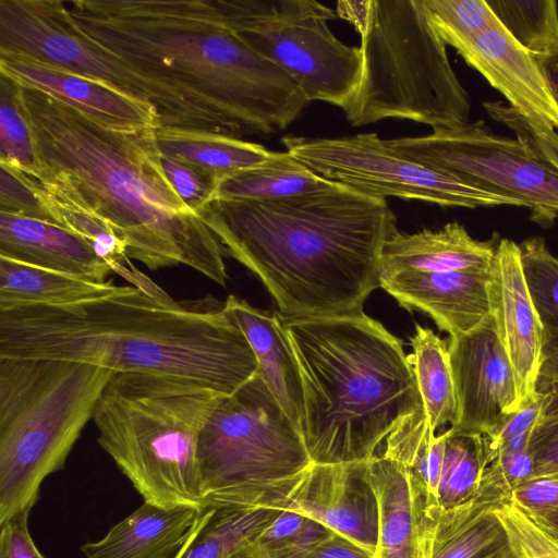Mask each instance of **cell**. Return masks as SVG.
Listing matches in <instances>:
<instances>
[{"instance_id": "obj_17", "label": "cell", "mask_w": 558, "mask_h": 558, "mask_svg": "<svg viewBox=\"0 0 558 558\" xmlns=\"http://www.w3.org/2000/svg\"><path fill=\"white\" fill-rule=\"evenodd\" d=\"M0 74L22 87L43 92L112 130L146 131L160 125V117L151 104L24 53L0 50Z\"/></svg>"}, {"instance_id": "obj_41", "label": "cell", "mask_w": 558, "mask_h": 558, "mask_svg": "<svg viewBox=\"0 0 558 558\" xmlns=\"http://www.w3.org/2000/svg\"><path fill=\"white\" fill-rule=\"evenodd\" d=\"M161 167L171 186L193 213L199 214L217 198L218 181L209 173L160 154Z\"/></svg>"}, {"instance_id": "obj_21", "label": "cell", "mask_w": 558, "mask_h": 558, "mask_svg": "<svg viewBox=\"0 0 558 558\" xmlns=\"http://www.w3.org/2000/svg\"><path fill=\"white\" fill-rule=\"evenodd\" d=\"M0 257L104 283L111 268L80 235L52 221L0 211Z\"/></svg>"}, {"instance_id": "obj_45", "label": "cell", "mask_w": 558, "mask_h": 558, "mask_svg": "<svg viewBox=\"0 0 558 558\" xmlns=\"http://www.w3.org/2000/svg\"><path fill=\"white\" fill-rule=\"evenodd\" d=\"M532 154L543 157L558 169V134L555 130L526 122L518 135Z\"/></svg>"}, {"instance_id": "obj_51", "label": "cell", "mask_w": 558, "mask_h": 558, "mask_svg": "<svg viewBox=\"0 0 558 558\" xmlns=\"http://www.w3.org/2000/svg\"><path fill=\"white\" fill-rule=\"evenodd\" d=\"M509 558H519L515 553H513V555H511Z\"/></svg>"}, {"instance_id": "obj_1", "label": "cell", "mask_w": 558, "mask_h": 558, "mask_svg": "<svg viewBox=\"0 0 558 558\" xmlns=\"http://www.w3.org/2000/svg\"><path fill=\"white\" fill-rule=\"evenodd\" d=\"M0 359L92 364L180 377L230 395L257 373L244 333L215 300L177 302L133 286L68 305L0 310Z\"/></svg>"}, {"instance_id": "obj_3", "label": "cell", "mask_w": 558, "mask_h": 558, "mask_svg": "<svg viewBox=\"0 0 558 558\" xmlns=\"http://www.w3.org/2000/svg\"><path fill=\"white\" fill-rule=\"evenodd\" d=\"M23 96L46 190L107 221L149 269L183 264L226 284L225 248L165 175L156 130H112L37 89Z\"/></svg>"}, {"instance_id": "obj_34", "label": "cell", "mask_w": 558, "mask_h": 558, "mask_svg": "<svg viewBox=\"0 0 558 558\" xmlns=\"http://www.w3.org/2000/svg\"><path fill=\"white\" fill-rule=\"evenodd\" d=\"M500 25L525 49L539 54L558 45L556 0H486Z\"/></svg>"}, {"instance_id": "obj_46", "label": "cell", "mask_w": 558, "mask_h": 558, "mask_svg": "<svg viewBox=\"0 0 558 558\" xmlns=\"http://www.w3.org/2000/svg\"><path fill=\"white\" fill-rule=\"evenodd\" d=\"M302 558H375L354 542L332 532L310 549Z\"/></svg>"}, {"instance_id": "obj_18", "label": "cell", "mask_w": 558, "mask_h": 558, "mask_svg": "<svg viewBox=\"0 0 558 558\" xmlns=\"http://www.w3.org/2000/svg\"><path fill=\"white\" fill-rule=\"evenodd\" d=\"M490 315L512 365L520 409L536 396L544 329L525 282L519 244L500 239L490 266Z\"/></svg>"}, {"instance_id": "obj_20", "label": "cell", "mask_w": 558, "mask_h": 558, "mask_svg": "<svg viewBox=\"0 0 558 558\" xmlns=\"http://www.w3.org/2000/svg\"><path fill=\"white\" fill-rule=\"evenodd\" d=\"M489 269L450 272L398 271L380 276V288L408 310L428 314L451 339L490 317Z\"/></svg>"}, {"instance_id": "obj_7", "label": "cell", "mask_w": 558, "mask_h": 558, "mask_svg": "<svg viewBox=\"0 0 558 558\" xmlns=\"http://www.w3.org/2000/svg\"><path fill=\"white\" fill-rule=\"evenodd\" d=\"M336 14L361 36L360 82L342 108L351 125L392 118L432 128L469 122V96L423 0L339 1Z\"/></svg>"}, {"instance_id": "obj_33", "label": "cell", "mask_w": 558, "mask_h": 558, "mask_svg": "<svg viewBox=\"0 0 558 558\" xmlns=\"http://www.w3.org/2000/svg\"><path fill=\"white\" fill-rule=\"evenodd\" d=\"M0 162L39 180L41 167L23 87L0 74Z\"/></svg>"}, {"instance_id": "obj_6", "label": "cell", "mask_w": 558, "mask_h": 558, "mask_svg": "<svg viewBox=\"0 0 558 558\" xmlns=\"http://www.w3.org/2000/svg\"><path fill=\"white\" fill-rule=\"evenodd\" d=\"M222 395L180 377L114 373L94 412L97 441L143 501L201 511L198 438Z\"/></svg>"}, {"instance_id": "obj_14", "label": "cell", "mask_w": 558, "mask_h": 558, "mask_svg": "<svg viewBox=\"0 0 558 558\" xmlns=\"http://www.w3.org/2000/svg\"><path fill=\"white\" fill-rule=\"evenodd\" d=\"M220 505L265 507L304 514L374 555L378 507L367 460L311 463L298 473L235 492Z\"/></svg>"}, {"instance_id": "obj_31", "label": "cell", "mask_w": 558, "mask_h": 558, "mask_svg": "<svg viewBox=\"0 0 558 558\" xmlns=\"http://www.w3.org/2000/svg\"><path fill=\"white\" fill-rule=\"evenodd\" d=\"M448 430L436 435L424 408L403 417L385 439L381 454L405 468L425 492L426 501L437 502L438 484Z\"/></svg>"}, {"instance_id": "obj_19", "label": "cell", "mask_w": 558, "mask_h": 558, "mask_svg": "<svg viewBox=\"0 0 558 558\" xmlns=\"http://www.w3.org/2000/svg\"><path fill=\"white\" fill-rule=\"evenodd\" d=\"M457 51L530 123L558 129V107L534 53L522 47L498 21Z\"/></svg>"}, {"instance_id": "obj_2", "label": "cell", "mask_w": 558, "mask_h": 558, "mask_svg": "<svg viewBox=\"0 0 558 558\" xmlns=\"http://www.w3.org/2000/svg\"><path fill=\"white\" fill-rule=\"evenodd\" d=\"M199 216L289 318L362 313L380 287L383 246L398 231L385 199L340 184L269 201L215 199Z\"/></svg>"}, {"instance_id": "obj_43", "label": "cell", "mask_w": 558, "mask_h": 558, "mask_svg": "<svg viewBox=\"0 0 558 558\" xmlns=\"http://www.w3.org/2000/svg\"><path fill=\"white\" fill-rule=\"evenodd\" d=\"M513 502L529 514H542L558 508V474L533 476L511 493Z\"/></svg>"}, {"instance_id": "obj_24", "label": "cell", "mask_w": 558, "mask_h": 558, "mask_svg": "<svg viewBox=\"0 0 558 558\" xmlns=\"http://www.w3.org/2000/svg\"><path fill=\"white\" fill-rule=\"evenodd\" d=\"M193 508L142 506L98 541L81 545L84 558H172L198 515Z\"/></svg>"}, {"instance_id": "obj_11", "label": "cell", "mask_w": 558, "mask_h": 558, "mask_svg": "<svg viewBox=\"0 0 558 558\" xmlns=\"http://www.w3.org/2000/svg\"><path fill=\"white\" fill-rule=\"evenodd\" d=\"M223 22L283 70L311 102L343 108L361 76V52L339 40L337 14L314 0H217Z\"/></svg>"}, {"instance_id": "obj_5", "label": "cell", "mask_w": 558, "mask_h": 558, "mask_svg": "<svg viewBox=\"0 0 558 558\" xmlns=\"http://www.w3.org/2000/svg\"><path fill=\"white\" fill-rule=\"evenodd\" d=\"M281 319L301 367L312 463L366 461L423 408L402 342L377 320L363 312Z\"/></svg>"}, {"instance_id": "obj_44", "label": "cell", "mask_w": 558, "mask_h": 558, "mask_svg": "<svg viewBox=\"0 0 558 558\" xmlns=\"http://www.w3.org/2000/svg\"><path fill=\"white\" fill-rule=\"evenodd\" d=\"M28 517L26 511L0 523V558H47L31 535Z\"/></svg>"}, {"instance_id": "obj_15", "label": "cell", "mask_w": 558, "mask_h": 558, "mask_svg": "<svg viewBox=\"0 0 558 558\" xmlns=\"http://www.w3.org/2000/svg\"><path fill=\"white\" fill-rule=\"evenodd\" d=\"M458 421L466 433L489 434L520 410L515 375L490 317L473 331L449 339Z\"/></svg>"}, {"instance_id": "obj_48", "label": "cell", "mask_w": 558, "mask_h": 558, "mask_svg": "<svg viewBox=\"0 0 558 558\" xmlns=\"http://www.w3.org/2000/svg\"><path fill=\"white\" fill-rule=\"evenodd\" d=\"M549 92L558 107V45L547 51L534 54Z\"/></svg>"}, {"instance_id": "obj_37", "label": "cell", "mask_w": 558, "mask_h": 558, "mask_svg": "<svg viewBox=\"0 0 558 558\" xmlns=\"http://www.w3.org/2000/svg\"><path fill=\"white\" fill-rule=\"evenodd\" d=\"M331 533L328 527L304 514L281 510L255 545L267 558H302Z\"/></svg>"}, {"instance_id": "obj_29", "label": "cell", "mask_w": 558, "mask_h": 558, "mask_svg": "<svg viewBox=\"0 0 558 558\" xmlns=\"http://www.w3.org/2000/svg\"><path fill=\"white\" fill-rule=\"evenodd\" d=\"M336 184L287 150L269 151L263 162L220 182L216 199L269 201L324 191Z\"/></svg>"}, {"instance_id": "obj_36", "label": "cell", "mask_w": 558, "mask_h": 558, "mask_svg": "<svg viewBox=\"0 0 558 558\" xmlns=\"http://www.w3.org/2000/svg\"><path fill=\"white\" fill-rule=\"evenodd\" d=\"M428 22L456 50L497 21L486 0H423Z\"/></svg>"}, {"instance_id": "obj_4", "label": "cell", "mask_w": 558, "mask_h": 558, "mask_svg": "<svg viewBox=\"0 0 558 558\" xmlns=\"http://www.w3.org/2000/svg\"><path fill=\"white\" fill-rule=\"evenodd\" d=\"M68 8L90 40L185 93L231 136L280 132L310 104L223 22L217 0H75Z\"/></svg>"}, {"instance_id": "obj_50", "label": "cell", "mask_w": 558, "mask_h": 558, "mask_svg": "<svg viewBox=\"0 0 558 558\" xmlns=\"http://www.w3.org/2000/svg\"><path fill=\"white\" fill-rule=\"evenodd\" d=\"M228 558H267L265 554L255 545L247 546Z\"/></svg>"}, {"instance_id": "obj_30", "label": "cell", "mask_w": 558, "mask_h": 558, "mask_svg": "<svg viewBox=\"0 0 558 558\" xmlns=\"http://www.w3.org/2000/svg\"><path fill=\"white\" fill-rule=\"evenodd\" d=\"M408 355L423 401V408L436 432L458 421V402L450 364L448 342L429 328L416 325Z\"/></svg>"}, {"instance_id": "obj_27", "label": "cell", "mask_w": 558, "mask_h": 558, "mask_svg": "<svg viewBox=\"0 0 558 558\" xmlns=\"http://www.w3.org/2000/svg\"><path fill=\"white\" fill-rule=\"evenodd\" d=\"M281 510L236 505H207L198 512L172 558H228L253 545Z\"/></svg>"}, {"instance_id": "obj_9", "label": "cell", "mask_w": 558, "mask_h": 558, "mask_svg": "<svg viewBox=\"0 0 558 558\" xmlns=\"http://www.w3.org/2000/svg\"><path fill=\"white\" fill-rule=\"evenodd\" d=\"M197 458L206 505L312 463L301 433L257 373L218 399L199 434Z\"/></svg>"}, {"instance_id": "obj_12", "label": "cell", "mask_w": 558, "mask_h": 558, "mask_svg": "<svg viewBox=\"0 0 558 558\" xmlns=\"http://www.w3.org/2000/svg\"><path fill=\"white\" fill-rule=\"evenodd\" d=\"M386 142L421 165L518 201L544 227L558 217V169L520 140L492 133L483 120Z\"/></svg>"}, {"instance_id": "obj_32", "label": "cell", "mask_w": 558, "mask_h": 558, "mask_svg": "<svg viewBox=\"0 0 558 558\" xmlns=\"http://www.w3.org/2000/svg\"><path fill=\"white\" fill-rule=\"evenodd\" d=\"M438 484L437 502L451 508L473 498L488 465L484 436L450 427Z\"/></svg>"}, {"instance_id": "obj_39", "label": "cell", "mask_w": 558, "mask_h": 558, "mask_svg": "<svg viewBox=\"0 0 558 558\" xmlns=\"http://www.w3.org/2000/svg\"><path fill=\"white\" fill-rule=\"evenodd\" d=\"M0 211L52 221L40 183L4 162H0Z\"/></svg>"}, {"instance_id": "obj_25", "label": "cell", "mask_w": 558, "mask_h": 558, "mask_svg": "<svg viewBox=\"0 0 558 558\" xmlns=\"http://www.w3.org/2000/svg\"><path fill=\"white\" fill-rule=\"evenodd\" d=\"M378 507L375 558H415L414 492L409 472L384 454L367 460Z\"/></svg>"}, {"instance_id": "obj_10", "label": "cell", "mask_w": 558, "mask_h": 558, "mask_svg": "<svg viewBox=\"0 0 558 558\" xmlns=\"http://www.w3.org/2000/svg\"><path fill=\"white\" fill-rule=\"evenodd\" d=\"M0 50L31 56L149 102L158 111L160 125L230 135L213 112L185 93L138 71L85 36L64 1L0 0Z\"/></svg>"}, {"instance_id": "obj_26", "label": "cell", "mask_w": 558, "mask_h": 558, "mask_svg": "<svg viewBox=\"0 0 558 558\" xmlns=\"http://www.w3.org/2000/svg\"><path fill=\"white\" fill-rule=\"evenodd\" d=\"M155 135L162 156L194 166L218 183L263 162L270 151L260 144L198 129L159 125Z\"/></svg>"}, {"instance_id": "obj_23", "label": "cell", "mask_w": 558, "mask_h": 558, "mask_svg": "<svg viewBox=\"0 0 558 558\" xmlns=\"http://www.w3.org/2000/svg\"><path fill=\"white\" fill-rule=\"evenodd\" d=\"M497 239L498 234L488 241L475 240L458 222H449L437 231L424 229L411 234L397 231L383 246L380 276L398 271L489 269Z\"/></svg>"}, {"instance_id": "obj_13", "label": "cell", "mask_w": 558, "mask_h": 558, "mask_svg": "<svg viewBox=\"0 0 558 558\" xmlns=\"http://www.w3.org/2000/svg\"><path fill=\"white\" fill-rule=\"evenodd\" d=\"M281 142L287 151L322 178L366 196L464 208L522 206L513 198L421 165L376 133L336 138L286 135Z\"/></svg>"}, {"instance_id": "obj_8", "label": "cell", "mask_w": 558, "mask_h": 558, "mask_svg": "<svg viewBox=\"0 0 558 558\" xmlns=\"http://www.w3.org/2000/svg\"><path fill=\"white\" fill-rule=\"evenodd\" d=\"M113 375L73 361L0 359V523L31 512Z\"/></svg>"}, {"instance_id": "obj_40", "label": "cell", "mask_w": 558, "mask_h": 558, "mask_svg": "<svg viewBox=\"0 0 558 558\" xmlns=\"http://www.w3.org/2000/svg\"><path fill=\"white\" fill-rule=\"evenodd\" d=\"M541 416L534 427L529 451L534 462L533 476L558 474V385L542 391Z\"/></svg>"}, {"instance_id": "obj_42", "label": "cell", "mask_w": 558, "mask_h": 558, "mask_svg": "<svg viewBox=\"0 0 558 558\" xmlns=\"http://www.w3.org/2000/svg\"><path fill=\"white\" fill-rule=\"evenodd\" d=\"M544 396L539 392L519 411L508 414L489 434L483 435L488 463L501 449L527 447L541 416Z\"/></svg>"}, {"instance_id": "obj_47", "label": "cell", "mask_w": 558, "mask_h": 558, "mask_svg": "<svg viewBox=\"0 0 558 558\" xmlns=\"http://www.w3.org/2000/svg\"><path fill=\"white\" fill-rule=\"evenodd\" d=\"M558 385V340L544 341L536 392Z\"/></svg>"}, {"instance_id": "obj_28", "label": "cell", "mask_w": 558, "mask_h": 558, "mask_svg": "<svg viewBox=\"0 0 558 558\" xmlns=\"http://www.w3.org/2000/svg\"><path fill=\"white\" fill-rule=\"evenodd\" d=\"M119 286L99 283L0 257V310L68 305L108 295Z\"/></svg>"}, {"instance_id": "obj_49", "label": "cell", "mask_w": 558, "mask_h": 558, "mask_svg": "<svg viewBox=\"0 0 558 558\" xmlns=\"http://www.w3.org/2000/svg\"><path fill=\"white\" fill-rule=\"evenodd\" d=\"M522 510V509H521ZM526 513V512H525ZM529 514V513H527ZM534 521L544 529L558 537V508L542 514H529Z\"/></svg>"}, {"instance_id": "obj_22", "label": "cell", "mask_w": 558, "mask_h": 558, "mask_svg": "<svg viewBox=\"0 0 558 558\" xmlns=\"http://www.w3.org/2000/svg\"><path fill=\"white\" fill-rule=\"evenodd\" d=\"M223 304L255 354L257 374L302 435L305 411L303 378L280 314L253 307L235 295H229Z\"/></svg>"}, {"instance_id": "obj_38", "label": "cell", "mask_w": 558, "mask_h": 558, "mask_svg": "<svg viewBox=\"0 0 558 558\" xmlns=\"http://www.w3.org/2000/svg\"><path fill=\"white\" fill-rule=\"evenodd\" d=\"M494 510L519 558H558V537L521 510L511 497Z\"/></svg>"}, {"instance_id": "obj_35", "label": "cell", "mask_w": 558, "mask_h": 558, "mask_svg": "<svg viewBox=\"0 0 558 558\" xmlns=\"http://www.w3.org/2000/svg\"><path fill=\"white\" fill-rule=\"evenodd\" d=\"M519 247L529 293L544 329V341L558 340V258L539 236L524 240Z\"/></svg>"}, {"instance_id": "obj_16", "label": "cell", "mask_w": 558, "mask_h": 558, "mask_svg": "<svg viewBox=\"0 0 558 558\" xmlns=\"http://www.w3.org/2000/svg\"><path fill=\"white\" fill-rule=\"evenodd\" d=\"M412 484L415 558H509L513 555L506 529L494 510L511 496L482 482L473 498L442 508L427 502L422 487L413 480Z\"/></svg>"}]
</instances>
